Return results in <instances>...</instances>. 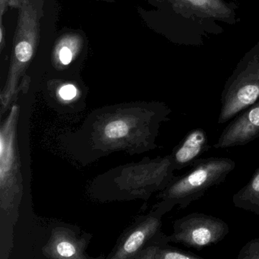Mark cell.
<instances>
[{"label":"cell","mask_w":259,"mask_h":259,"mask_svg":"<svg viewBox=\"0 0 259 259\" xmlns=\"http://www.w3.org/2000/svg\"><path fill=\"white\" fill-rule=\"evenodd\" d=\"M155 10L150 25L177 45L202 47L224 31L221 24L233 26L238 22L234 0H147Z\"/></svg>","instance_id":"6da1fadb"},{"label":"cell","mask_w":259,"mask_h":259,"mask_svg":"<svg viewBox=\"0 0 259 259\" xmlns=\"http://www.w3.org/2000/svg\"><path fill=\"white\" fill-rule=\"evenodd\" d=\"M188 172L174 177L160 195L158 205L169 211L174 206L185 209L200 199L212 188L225 181L236 167V163L228 157L199 158L190 166Z\"/></svg>","instance_id":"7a4b0ae2"},{"label":"cell","mask_w":259,"mask_h":259,"mask_svg":"<svg viewBox=\"0 0 259 259\" xmlns=\"http://www.w3.org/2000/svg\"><path fill=\"white\" fill-rule=\"evenodd\" d=\"M19 10L8 75L1 94L4 107L11 102L21 78L26 73L37 51L44 16V0H29Z\"/></svg>","instance_id":"3957f363"},{"label":"cell","mask_w":259,"mask_h":259,"mask_svg":"<svg viewBox=\"0 0 259 259\" xmlns=\"http://www.w3.org/2000/svg\"><path fill=\"white\" fill-rule=\"evenodd\" d=\"M259 99V41L245 53L223 89L218 124H224Z\"/></svg>","instance_id":"277c9868"},{"label":"cell","mask_w":259,"mask_h":259,"mask_svg":"<svg viewBox=\"0 0 259 259\" xmlns=\"http://www.w3.org/2000/svg\"><path fill=\"white\" fill-rule=\"evenodd\" d=\"M229 232L230 227L223 220L205 213H192L174 221V233L168 239L201 250L216 245Z\"/></svg>","instance_id":"5b68a950"},{"label":"cell","mask_w":259,"mask_h":259,"mask_svg":"<svg viewBox=\"0 0 259 259\" xmlns=\"http://www.w3.org/2000/svg\"><path fill=\"white\" fill-rule=\"evenodd\" d=\"M258 138L259 99L235 116L213 147L217 149H226L244 146Z\"/></svg>","instance_id":"8992f818"},{"label":"cell","mask_w":259,"mask_h":259,"mask_svg":"<svg viewBox=\"0 0 259 259\" xmlns=\"http://www.w3.org/2000/svg\"><path fill=\"white\" fill-rule=\"evenodd\" d=\"M19 107L14 105L0 131V186L2 195L10 192L17 176V159L15 150V128Z\"/></svg>","instance_id":"52a82bcc"},{"label":"cell","mask_w":259,"mask_h":259,"mask_svg":"<svg viewBox=\"0 0 259 259\" xmlns=\"http://www.w3.org/2000/svg\"><path fill=\"white\" fill-rule=\"evenodd\" d=\"M166 213L163 207L157 205L155 211L130 232L113 257L128 258L138 254L146 242L152 241L160 234L161 217Z\"/></svg>","instance_id":"ba28073f"},{"label":"cell","mask_w":259,"mask_h":259,"mask_svg":"<svg viewBox=\"0 0 259 259\" xmlns=\"http://www.w3.org/2000/svg\"><path fill=\"white\" fill-rule=\"evenodd\" d=\"M210 148L208 138L204 130L195 128L189 132L171 154L175 169L190 166Z\"/></svg>","instance_id":"9c48e42d"},{"label":"cell","mask_w":259,"mask_h":259,"mask_svg":"<svg viewBox=\"0 0 259 259\" xmlns=\"http://www.w3.org/2000/svg\"><path fill=\"white\" fill-rule=\"evenodd\" d=\"M83 37L78 33L69 32L57 40L52 54V61L57 68H64L78 55L83 46Z\"/></svg>","instance_id":"30bf717a"},{"label":"cell","mask_w":259,"mask_h":259,"mask_svg":"<svg viewBox=\"0 0 259 259\" xmlns=\"http://www.w3.org/2000/svg\"><path fill=\"white\" fill-rule=\"evenodd\" d=\"M235 207L259 215V167L246 185L233 196Z\"/></svg>","instance_id":"8fae6325"},{"label":"cell","mask_w":259,"mask_h":259,"mask_svg":"<svg viewBox=\"0 0 259 259\" xmlns=\"http://www.w3.org/2000/svg\"><path fill=\"white\" fill-rule=\"evenodd\" d=\"M130 130V124L125 119H114L110 121L104 127V138L111 141L121 139L128 136Z\"/></svg>","instance_id":"7c38bea8"},{"label":"cell","mask_w":259,"mask_h":259,"mask_svg":"<svg viewBox=\"0 0 259 259\" xmlns=\"http://www.w3.org/2000/svg\"><path fill=\"white\" fill-rule=\"evenodd\" d=\"M55 252L57 257L63 258L78 257L76 245L69 239H62L56 242Z\"/></svg>","instance_id":"4fadbf2b"},{"label":"cell","mask_w":259,"mask_h":259,"mask_svg":"<svg viewBox=\"0 0 259 259\" xmlns=\"http://www.w3.org/2000/svg\"><path fill=\"white\" fill-rule=\"evenodd\" d=\"M238 259H259V237L248 241L239 251Z\"/></svg>","instance_id":"5bb4252c"},{"label":"cell","mask_w":259,"mask_h":259,"mask_svg":"<svg viewBox=\"0 0 259 259\" xmlns=\"http://www.w3.org/2000/svg\"><path fill=\"white\" fill-rule=\"evenodd\" d=\"M78 91L76 87L72 84H63L59 89V96L63 101H72L76 97Z\"/></svg>","instance_id":"9a60e30c"},{"label":"cell","mask_w":259,"mask_h":259,"mask_svg":"<svg viewBox=\"0 0 259 259\" xmlns=\"http://www.w3.org/2000/svg\"><path fill=\"white\" fill-rule=\"evenodd\" d=\"M5 46V28L3 23V17H0V52L4 51Z\"/></svg>","instance_id":"2e32d148"},{"label":"cell","mask_w":259,"mask_h":259,"mask_svg":"<svg viewBox=\"0 0 259 259\" xmlns=\"http://www.w3.org/2000/svg\"><path fill=\"white\" fill-rule=\"evenodd\" d=\"M10 0H0V17H3L10 7Z\"/></svg>","instance_id":"e0dca14e"},{"label":"cell","mask_w":259,"mask_h":259,"mask_svg":"<svg viewBox=\"0 0 259 259\" xmlns=\"http://www.w3.org/2000/svg\"><path fill=\"white\" fill-rule=\"evenodd\" d=\"M28 1H29V0H10V7L15 9H20Z\"/></svg>","instance_id":"ac0fdd59"},{"label":"cell","mask_w":259,"mask_h":259,"mask_svg":"<svg viewBox=\"0 0 259 259\" xmlns=\"http://www.w3.org/2000/svg\"><path fill=\"white\" fill-rule=\"evenodd\" d=\"M98 1V0H97ZM98 1H104L107 3H114V0H98Z\"/></svg>","instance_id":"d6986e66"}]
</instances>
